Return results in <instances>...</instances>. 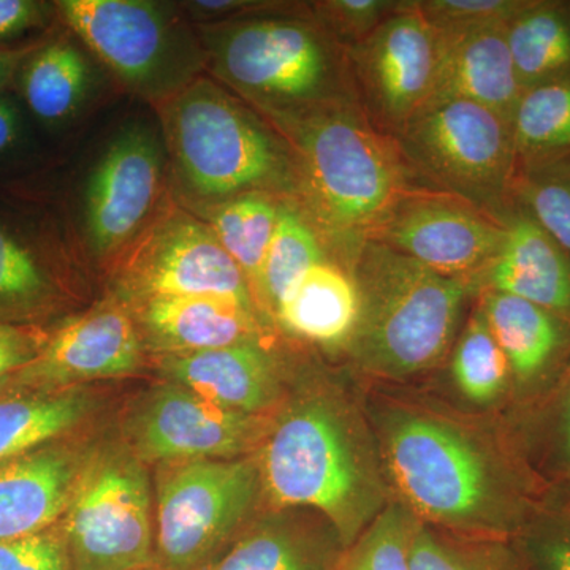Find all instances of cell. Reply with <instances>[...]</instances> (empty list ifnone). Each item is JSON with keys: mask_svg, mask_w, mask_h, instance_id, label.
Listing matches in <instances>:
<instances>
[{"mask_svg": "<svg viewBox=\"0 0 570 570\" xmlns=\"http://www.w3.org/2000/svg\"><path fill=\"white\" fill-rule=\"evenodd\" d=\"M390 490L426 527L502 540L527 512L520 475L497 442L444 412L395 406L379 425Z\"/></svg>", "mask_w": 570, "mask_h": 570, "instance_id": "1", "label": "cell"}, {"mask_svg": "<svg viewBox=\"0 0 570 570\" xmlns=\"http://www.w3.org/2000/svg\"><path fill=\"white\" fill-rule=\"evenodd\" d=\"M273 417L254 453L272 510L313 509L351 546L390 504L377 442L336 385L317 382Z\"/></svg>", "mask_w": 570, "mask_h": 570, "instance_id": "2", "label": "cell"}, {"mask_svg": "<svg viewBox=\"0 0 570 570\" xmlns=\"http://www.w3.org/2000/svg\"><path fill=\"white\" fill-rule=\"evenodd\" d=\"M272 126L294 156L296 204L344 261L404 194L420 187L395 138L379 129L356 100Z\"/></svg>", "mask_w": 570, "mask_h": 570, "instance_id": "3", "label": "cell"}, {"mask_svg": "<svg viewBox=\"0 0 570 570\" xmlns=\"http://www.w3.org/2000/svg\"><path fill=\"white\" fill-rule=\"evenodd\" d=\"M281 3L214 24H195L206 69L269 124L356 100L347 51L311 14Z\"/></svg>", "mask_w": 570, "mask_h": 570, "instance_id": "4", "label": "cell"}, {"mask_svg": "<svg viewBox=\"0 0 570 570\" xmlns=\"http://www.w3.org/2000/svg\"><path fill=\"white\" fill-rule=\"evenodd\" d=\"M344 264L358 294L346 348L363 373L404 379L439 365L455 344L475 277L445 276L379 243H360Z\"/></svg>", "mask_w": 570, "mask_h": 570, "instance_id": "5", "label": "cell"}, {"mask_svg": "<svg viewBox=\"0 0 570 570\" xmlns=\"http://www.w3.org/2000/svg\"><path fill=\"white\" fill-rule=\"evenodd\" d=\"M157 107L175 176L195 202L208 206L249 193L296 202L291 146L223 85L197 78Z\"/></svg>", "mask_w": 570, "mask_h": 570, "instance_id": "6", "label": "cell"}, {"mask_svg": "<svg viewBox=\"0 0 570 570\" xmlns=\"http://www.w3.org/2000/svg\"><path fill=\"white\" fill-rule=\"evenodd\" d=\"M58 18L129 91L159 105L202 77L204 48L179 6L59 0Z\"/></svg>", "mask_w": 570, "mask_h": 570, "instance_id": "7", "label": "cell"}, {"mask_svg": "<svg viewBox=\"0 0 570 570\" xmlns=\"http://www.w3.org/2000/svg\"><path fill=\"white\" fill-rule=\"evenodd\" d=\"M154 475V557L163 570L208 569L264 502L254 455L171 461Z\"/></svg>", "mask_w": 570, "mask_h": 570, "instance_id": "8", "label": "cell"}, {"mask_svg": "<svg viewBox=\"0 0 570 570\" xmlns=\"http://www.w3.org/2000/svg\"><path fill=\"white\" fill-rule=\"evenodd\" d=\"M415 174L504 223L519 175L512 124L468 100L420 108L395 135Z\"/></svg>", "mask_w": 570, "mask_h": 570, "instance_id": "9", "label": "cell"}, {"mask_svg": "<svg viewBox=\"0 0 570 570\" xmlns=\"http://www.w3.org/2000/svg\"><path fill=\"white\" fill-rule=\"evenodd\" d=\"M59 524L70 570H140L156 566L148 464L126 442L94 445Z\"/></svg>", "mask_w": 570, "mask_h": 570, "instance_id": "10", "label": "cell"}, {"mask_svg": "<svg viewBox=\"0 0 570 570\" xmlns=\"http://www.w3.org/2000/svg\"><path fill=\"white\" fill-rule=\"evenodd\" d=\"M116 261L118 298L122 302L154 296H223L264 318L245 275L209 225L181 208L157 213Z\"/></svg>", "mask_w": 570, "mask_h": 570, "instance_id": "11", "label": "cell"}, {"mask_svg": "<svg viewBox=\"0 0 570 570\" xmlns=\"http://www.w3.org/2000/svg\"><path fill=\"white\" fill-rule=\"evenodd\" d=\"M272 415L243 414L174 382L148 393L127 420L126 444L145 464L254 455Z\"/></svg>", "mask_w": 570, "mask_h": 570, "instance_id": "12", "label": "cell"}, {"mask_svg": "<svg viewBox=\"0 0 570 570\" xmlns=\"http://www.w3.org/2000/svg\"><path fill=\"white\" fill-rule=\"evenodd\" d=\"M356 99L395 137L425 105L439 61V36L415 0H401L365 40L347 50Z\"/></svg>", "mask_w": 570, "mask_h": 570, "instance_id": "13", "label": "cell"}, {"mask_svg": "<svg viewBox=\"0 0 570 570\" xmlns=\"http://www.w3.org/2000/svg\"><path fill=\"white\" fill-rule=\"evenodd\" d=\"M163 175V142L153 127L134 122L112 137L82 194V238L94 257H118L148 227Z\"/></svg>", "mask_w": 570, "mask_h": 570, "instance_id": "14", "label": "cell"}, {"mask_svg": "<svg viewBox=\"0 0 570 570\" xmlns=\"http://www.w3.org/2000/svg\"><path fill=\"white\" fill-rule=\"evenodd\" d=\"M504 238L505 223L456 195L420 186L404 194L366 239L441 275L478 277Z\"/></svg>", "mask_w": 570, "mask_h": 570, "instance_id": "15", "label": "cell"}, {"mask_svg": "<svg viewBox=\"0 0 570 570\" xmlns=\"http://www.w3.org/2000/svg\"><path fill=\"white\" fill-rule=\"evenodd\" d=\"M145 351L132 309L115 296L50 333L39 355L0 387L2 395L59 392L130 376L145 363Z\"/></svg>", "mask_w": 570, "mask_h": 570, "instance_id": "16", "label": "cell"}, {"mask_svg": "<svg viewBox=\"0 0 570 570\" xmlns=\"http://www.w3.org/2000/svg\"><path fill=\"white\" fill-rule=\"evenodd\" d=\"M165 382L190 389L217 406L243 414L269 415L283 400L279 362L266 341L154 356Z\"/></svg>", "mask_w": 570, "mask_h": 570, "instance_id": "17", "label": "cell"}, {"mask_svg": "<svg viewBox=\"0 0 570 570\" xmlns=\"http://www.w3.org/2000/svg\"><path fill=\"white\" fill-rule=\"evenodd\" d=\"M127 305L146 351L156 355L194 354L265 341L269 328L257 313L223 296H154Z\"/></svg>", "mask_w": 570, "mask_h": 570, "instance_id": "18", "label": "cell"}, {"mask_svg": "<svg viewBox=\"0 0 570 570\" xmlns=\"http://www.w3.org/2000/svg\"><path fill=\"white\" fill-rule=\"evenodd\" d=\"M89 450L58 439L0 461V540L26 538L59 524Z\"/></svg>", "mask_w": 570, "mask_h": 570, "instance_id": "19", "label": "cell"}, {"mask_svg": "<svg viewBox=\"0 0 570 570\" xmlns=\"http://www.w3.org/2000/svg\"><path fill=\"white\" fill-rule=\"evenodd\" d=\"M504 223L501 249L475 277L480 292L527 299L570 324L569 254L517 202Z\"/></svg>", "mask_w": 570, "mask_h": 570, "instance_id": "20", "label": "cell"}, {"mask_svg": "<svg viewBox=\"0 0 570 570\" xmlns=\"http://www.w3.org/2000/svg\"><path fill=\"white\" fill-rule=\"evenodd\" d=\"M505 26L456 36L438 33V69L423 107L468 100L490 108L512 124L523 89L513 67Z\"/></svg>", "mask_w": 570, "mask_h": 570, "instance_id": "21", "label": "cell"}, {"mask_svg": "<svg viewBox=\"0 0 570 570\" xmlns=\"http://www.w3.org/2000/svg\"><path fill=\"white\" fill-rule=\"evenodd\" d=\"M58 249L52 236L0 209V322L36 325L61 305Z\"/></svg>", "mask_w": 570, "mask_h": 570, "instance_id": "22", "label": "cell"}, {"mask_svg": "<svg viewBox=\"0 0 570 570\" xmlns=\"http://www.w3.org/2000/svg\"><path fill=\"white\" fill-rule=\"evenodd\" d=\"M17 96L31 118L48 129L66 126L85 107L92 67L70 36L39 41L13 80Z\"/></svg>", "mask_w": 570, "mask_h": 570, "instance_id": "23", "label": "cell"}, {"mask_svg": "<svg viewBox=\"0 0 570 570\" xmlns=\"http://www.w3.org/2000/svg\"><path fill=\"white\" fill-rule=\"evenodd\" d=\"M479 303L517 384L546 376L570 351V324L543 307L494 291L480 292Z\"/></svg>", "mask_w": 570, "mask_h": 570, "instance_id": "24", "label": "cell"}, {"mask_svg": "<svg viewBox=\"0 0 570 570\" xmlns=\"http://www.w3.org/2000/svg\"><path fill=\"white\" fill-rule=\"evenodd\" d=\"M358 318V294L347 269L326 261L314 266L281 303L275 324L326 348H346Z\"/></svg>", "mask_w": 570, "mask_h": 570, "instance_id": "25", "label": "cell"}, {"mask_svg": "<svg viewBox=\"0 0 570 570\" xmlns=\"http://www.w3.org/2000/svg\"><path fill=\"white\" fill-rule=\"evenodd\" d=\"M335 557L325 532L273 510L250 521L206 570H328Z\"/></svg>", "mask_w": 570, "mask_h": 570, "instance_id": "26", "label": "cell"}, {"mask_svg": "<svg viewBox=\"0 0 570 570\" xmlns=\"http://www.w3.org/2000/svg\"><path fill=\"white\" fill-rule=\"evenodd\" d=\"M505 37L523 94L570 81V0H530Z\"/></svg>", "mask_w": 570, "mask_h": 570, "instance_id": "27", "label": "cell"}, {"mask_svg": "<svg viewBox=\"0 0 570 570\" xmlns=\"http://www.w3.org/2000/svg\"><path fill=\"white\" fill-rule=\"evenodd\" d=\"M94 406L85 387L0 396V461L62 439L88 419Z\"/></svg>", "mask_w": 570, "mask_h": 570, "instance_id": "28", "label": "cell"}, {"mask_svg": "<svg viewBox=\"0 0 570 570\" xmlns=\"http://www.w3.org/2000/svg\"><path fill=\"white\" fill-rule=\"evenodd\" d=\"M283 200L272 194L249 193L204 206L205 223L225 253L242 269L257 307L266 254L275 235Z\"/></svg>", "mask_w": 570, "mask_h": 570, "instance_id": "29", "label": "cell"}, {"mask_svg": "<svg viewBox=\"0 0 570 570\" xmlns=\"http://www.w3.org/2000/svg\"><path fill=\"white\" fill-rule=\"evenodd\" d=\"M325 242L309 217L294 200L284 198L279 206L275 235L262 273L258 307L269 325L281 303L314 266L328 261Z\"/></svg>", "mask_w": 570, "mask_h": 570, "instance_id": "30", "label": "cell"}, {"mask_svg": "<svg viewBox=\"0 0 570 570\" xmlns=\"http://www.w3.org/2000/svg\"><path fill=\"white\" fill-rule=\"evenodd\" d=\"M519 168L570 156V81L521 96L512 121Z\"/></svg>", "mask_w": 570, "mask_h": 570, "instance_id": "31", "label": "cell"}, {"mask_svg": "<svg viewBox=\"0 0 570 570\" xmlns=\"http://www.w3.org/2000/svg\"><path fill=\"white\" fill-rule=\"evenodd\" d=\"M452 377L464 397L480 406L499 400L512 379L508 358L491 333L480 303L453 348Z\"/></svg>", "mask_w": 570, "mask_h": 570, "instance_id": "32", "label": "cell"}, {"mask_svg": "<svg viewBox=\"0 0 570 570\" xmlns=\"http://www.w3.org/2000/svg\"><path fill=\"white\" fill-rule=\"evenodd\" d=\"M415 524L417 519L401 502H390L351 546L336 553L328 570H412Z\"/></svg>", "mask_w": 570, "mask_h": 570, "instance_id": "33", "label": "cell"}, {"mask_svg": "<svg viewBox=\"0 0 570 570\" xmlns=\"http://www.w3.org/2000/svg\"><path fill=\"white\" fill-rule=\"evenodd\" d=\"M515 202L570 257V156L519 168Z\"/></svg>", "mask_w": 570, "mask_h": 570, "instance_id": "34", "label": "cell"}, {"mask_svg": "<svg viewBox=\"0 0 570 570\" xmlns=\"http://www.w3.org/2000/svg\"><path fill=\"white\" fill-rule=\"evenodd\" d=\"M412 570H513L499 540L461 538L415 524L411 539Z\"/></svg>", "mask_w": 570, "mask_h": 570, "instance_id": "35", "label": "cell"}, {"mask_svg": "<svg viewBox=\"0 0 570 570\" xmlns=\"http://www.w3.org/2000/svg\"><path fill=\"white\" fill-rule=\"evenodd\" d=\"M530 0H415L428 24L439 36L508 24Z\"/></svg>", "mask_w": 570, "mask_h": 570, "instance_id": "36", "label": "cell"}, {"mask_svg": "<svg viewBox=\"0 0 570 570\" xmlns=\"http://www.w3.org/2000/svg\"><path fill=\"white\" fill-rule=\"evenodd\" d=\"M401 2V0H400ZM396 0H324L311 3V13L344 50L366 39L390 13Z\"/></svg>", "mask_w": 570, "mask_h": 570, "instance_id": "37", "label": "cell"}, {"mask_svg": "<svg viewBox=\"0 0 570 570\" xmlns=\"http://www.w3.org/2000/svg\"><path fill=\"white\" fill-rule=\"evenodd\" d=\"M0 570H70L61 524L26 538L0 540Z\"/></svg>", "mask_w": 570, "mask_h": 570, "instance_id": "38", "label": "cell"}, {"mask_svg": "<svg viewBox=\"0 0 570 570\" xmlns=\"http://www.w3.org/2000/svg\"><path fill=\"white\" fill-rule=\"evenodd\" d=\"M56 17L55 2L0 0V48H11L9 43L48 28Z\"/></svg>", "mask_w": 570, "mask_h": 570, "instance_id": "39", "label": "cell"}, {"mask_svg": "<svg viewBox=\"0 0 570 570\" xmlns=\"http://www.w3.org/2000/svg\"><path fill=\"white\" fill-rule=\"evenodd\" d=\"M50 333L37 325H17L0 322V381L29 365Z\"/></svg>", "mask_w": 570, "mask_h": 570, "instance_id": "40", "label": "cell"}, {"mask_svg": "<svg viewBox=\"0 0 570 570\" xmlns=\"http://www.w3.org/2000/svg\"><path fill=\"white\" fill-rule=\"evenodd\" d=\"M28 140V111L10 88L0 89V163L20 151Z\"/></svg>", "mask_w": 570, "mask_h": 570, "instance_id": "41", "label": "cell"}, {"mask_svg": "<svg viewBox=\"0 0 570 570\" xmlns=\"http://www.w3.org/2000/svg\"><path fill=\"white\" fill-rule=\"evenodd\" d=\"M276 2H257V0H195V2L178 3L179 9L193 18L197 24H214L234 20L243 14L253 13V11L268 9Z\"/></svg>", "mask_w": 570, "mask_h": 570, "instance_id": "42", "label": "cell"}, {"mask_svg": "<svg viewBox=\"0 0 570 570\" xmlns=\"http://www.w3.org/2000/svg\"><path fill=\"white\" fill-rule=\"evenodd\" d=\"M554 452L558 464L570 469V351L569 362L561 381V392L554 409Z\"/></svg>", "mask_w": 570, "mask_h": 570, "instance_id": "43", "label": "cell"}, {"mask_svg": "<svg viewBox=\"0 0 570 570\" xmlns=\"http://www.w3.org/2000/svg\"><path fill=\"white\" fill-rule=\"evenodd\" d=\"M39 41L18 45V47L0 48V89L9 88L10 85H13L18 69H20L24 59L31 55L33 48L39 45Z\"/></svg>", "mask_w": 570, "mask_h": 570, "instance_id": "44", "label": "cell"}, {"mask_svg": "<svg viewBox=\"0 0 570 570\" xmlns=\"http://www.w3.org/2000/svg\"><path fill=\"white\" fill-rule=\"evenodd\" d=\"M540 554L547 570H570V538L547 540Z\"/></svg>", "mask_w": 570, "mask_h": 570, "instance_id": "45", "label": "cell"}, {"mask_svg": "<svg viewBox=\"0 0 570 570\" xmlns=\"http://www.w3.org/2000/svg\"><path fill=\"white\" fill-rule=\"evenodd\" d=\"M140 570H163V569L157 568V566H151V568H145V569H140Z\"/></svg>", "mask_w": 570, "mask_h": 570, "instance_id": "46", "label": "cell"}]
</instances>
